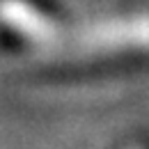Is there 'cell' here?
Listing matches in <instances>:
<instances>
[{
	"instance_id": "cell-1",
	"label": "cell",
	"mask_w": 149,
	"mask_h": 149,
	"mask_svg": "<svg viewBox=\"0 0 149 149\" xmlns=\"http://www.w3.org/2000/svg\"><path fill=\"white\" fill-rule=\"evenodd\" d=\"M85 41L101 48L149 46V16L101 21L85 30Z\"/></svg>"
},
{
	"instance_id": "cell-2",
	"label": "cell",
	"mask_w": 149,
	"mask_h": 149,
	"mask_svg": "<svg viewBox=\"0 0 149 149\" xmlns=\"http://www.w3.org/2000/svg\"><path fill=\"white\" fill-rule=\"evenodd\" d=\"M0 12H2V19L12 28H16L19 32H23V35H30V37H37V39L51 35V21L46 19L39 9L30 7L23 0L5 2Z\"/></svg>"
}]
</instances>
